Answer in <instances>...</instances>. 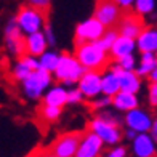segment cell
Returning <instances> with one entry per match:
<instances>
[{
	"instance_id": "5",
	"label": "cell",
	"mask_w": 157,
	"mask_h": 157,
	"mask_svg": "<svg viewBox=\"0 0 157 157\" xmlns=\"http://www.w3.org/2000/svg\"><path fill=\"white\" fill-rule=\"evenodd\" d=\"M106 27L101 21L96 19L95 16H91L90 19H85L83 23H78L75 27V34H74V45L78 47L87 42H96L104 35Z\"/></svg>"
},
{
	"instance_id": "34",
	"label": "cell",
	"mask_w": 157,
	"mask_h": 157,
	"mask_svg": "<svg viewBox=\"0 0 157 157\" xmlns=\"http://www.w3.org/2000/svg\"><path fill=\"white\" fill-rule=\"evenodd\" d=\"M147 78H149V83H157V67L147 75Z\"/></svg>"
},
{
	"instance_id": "21",
	"label": "cell",
	"mask_w": 157,
	"mask_h": 157,
	"mask_svg": "<svg viewBox=\"0 0 157 157\" xmlns=\"http://www.w3.org/2000/svg\"><path fill=\"white\" fill-rule=\"evenodd\" d=\"M122 90L120 88V77L116 72H111L108 75L103 77V93L108 95V96H114L116 93Z\"/></svg>"
},
{
	"instance_id": "26",
	"label": "cell",
	"mask_w": 157,
	"mask_h": 157,
	"mask_svg": "<svg viewBox=\"0 0 157 157\" xmlns=\"http://www.w3.org/2000/svg\"><path fill=\"white\" fill-rule=\"evenodd\" d=\"M155 0H136L135 2V11L140 13V15H149L154 10Z\"/></svg>"
},
{
	"instance_id": "10",
	"label": "cell",
	"mask_w": 157,
	"mask_h": 157,
	"mask_svg": "<svg viewBox=\"0 0 157 157\" xmlns=\"http://www.w3.org/2000/svg\"><path fill=\"white\" fill-rule=\"evenodd\" d=\"M50 78H52L50 77V71H45L42 67L37 69V71H34V72L24 80V90H26L27 96L39 98L40 93H42V90L50 83Z\"/></svg>"
},
{
	"instance_id": "8",
	"label": "cell",
	"mask_w": 157,
	"mask_h": 157,
	"mask_svg": "<svg viewBox=\"0 0 157 157\" xmlns=\"http://www.w3.org/2000/svg\"><path fill=\"white\" fill-rule=\"evenodd\" d=\"M87 128L91 130L93 133H96L98 136L104 143H108V144H116V143H119L120 138H122V132L119 130V125L108 122V120H104L103 117H96V119L91 120V122H88Z\"/></svg>"
},
{
	"instance_id": "20",
	"label": "cell",
	"mask_w": 157,
	"mask_h": 157,
	"mask_svg": "<svg viewBox=\"0 0 157 157\" xmlns=\"http://www.w3.org/2000/svg\"><path fill=\"white\" fill-rule=\"evenodd\" d=\"M61 108L63 106H52V104H45L42 103L37 108V119L44 124V128H47L48 124L55 122L61 114Z\"/></svg>"
},
{
	"instance_id": "1",
	"label": "cell",
	"mask_w": 157,
	"mask_h": 157,
	"mask_svg": "<svg viewBox=\"0 0 157 157\" xmlns=\"http://www.w3.org/2000/svg\"><path fill=\"white\" fill-rule=\"evenodd\" d=\"M74 55L82 63L85 71H95L99 74H103L109 67L111 61H114L111 56H108V52L98 42H87V44L75 47Z\"/></svg>"
},
{
	"instance_id": "18",
	"label": "cell",
	"mask_w": 157,
	"mask_h": 157,
	"mask_svg": "<svg viewBox=\"0 0 157 157\" xmlns=\"http://www.w3.org/2000/svg\"><path fill=\"white\" fill-rule=\"evenodd\" d=\"M47 35L39 32H34L27 35V53L31 56H42L45 55V48H47Z\"/></svg>"
},
{
	"instance_id": "17",
	"label": "cell",
	"mask_w": 157,
	"mask_h": 157,
	"mask_svg": "<svg viewBox=\"0 0 157 157\" xmlns=\"http://www.w3.org/2000/svg\"><path fill=\"white\" fill-rule=\"evenodd\" d=\"M136 47L141 53H154L157 52V29L146 27L136 39Z\"/></svg>"
},
{
	"instance_id": "35",
	"label": "cell",
	"mask_w": 157,
	"mask_h": 157,
	"mask_svg": "<svg viewBox=\"0 0 157 157\" xmlns=\"http://www.w3.org/2000/svg\"><path fill=\"white\" fill-rule=\"evenodd\" d=\"M151 133H152V138H154V141H157V120L154 122V125H152V128H151Z\"/></svg>"
},
{
	"instance_id": "22",
	"label": "cell",
	"mask_w": 157,
	"mask_h": 157,
	"mask_svg": "<svg viewBox=\"0 0 157 157\" xmlns=\"http://www.w3.org/2000/svg\"><path fill=\"white\" fill-rule=\"evenodd\" d=\"M67 93L64 88L61 87H56V88H52L47 93V96L44 98V103L45 104H52V106H63L67 103Z\"/></svg>"
},
{
	"instance_id": "13",
	"label": "cell",
	"mask_w": 157,
	"mask_h": 157,
	"mask_svg": "<svg viewBox=\"0 0 157 157\" xmlns=\"http://www.w3.org/2000/svg\"><path fill=\"white\" fill-rule=\"evenodd\" d=\"M112 72H116L120 77V88L124 91H130V93H136L140 90V74L133 72V71H125L120 64L111 67Z\"/></svg>"
},
{
	"instance_id": "19",
	"label": "cell",
	"mask_w": 157,
	"mask_h": 157,
	"mask_svg": "<svg viewBox=\"0 0 157 157\" xmlns=\"http://www.w3.org/2000/svg\"><path fill=\"white\" fill-rule=\"evenodd\" d=\"M112 104L116 106L117 109L128 112V111H132V109H136L138 99H136V96H135V93L120 90L119 93H116V95L112 96Z\"/></svg>"
},
{
	"instance_id": "23",
	"label": "cell",
	"mask_w": 157,
	"mask_h": 157,
	"mask_svg": "<svg viewBox=\"0 0 157 157\" xmlns=\"http://www.w3.org/2000/svg\"><path fill=\"white\" fill-rule=\"evenodd\" d=\"M155 67H157V55H154V53H143L141 64H140L136 72L140 75H146L147 77Z\"/></svg>"
},
{
	"instance_id": "27",
	"label": "cell",
	"mask_w": 157,
	"mask_h": 157,
	"mask_svg": "<svg viewBox=\"0 0 157 157\" xmlns=\"http://www.w3.org/2000/svg\"><path fill=\"white\" fill-rule=\"evenodd\" d=\"M50 2L52 0H27V3L34 8L40 10L44 15H48V10H50Z\"/></svg>"
},
{
	"instance_id": "31",
	"label": "cell",
	"mask_w": 157,
	"mask_h": 157,
	"mask_svg": "<svg viewBox=\"0 0 157 157\" xmlns=\"http://www.w3.org/2000/svg\"><path fill=\"white\" fill-rule=\"evenodd\" d=\"M149 103L152 108L157 106V83H149Z\"/></svg>"
},
{
	"instance_id": "25",
	"label": "cell",
	"mask_w": 157,
	"mask_h": 157,
	"mask_svg": "<svg viewBox=\"0 0 157 157\" xmlns=\"http://www.w3.org/2000/svg\"><path fill=\"white\" fill-rule=\"evenodd\" d=\"M58 61H59V56L56 53H45V55H42L40 67L52 72V71H55L56 66H58Z\"/></svg>"
},
{
	"instance_id": "14",
	"label": "cell",
	"mask_w": 157,
	"mask_h": 157,
	"mask_svg": "<svg viewBox=\"0 0 157 157\" xmlns=\"http://www.w3.org/2000/svg\"><path fill=\"white\" fill-rule=\"evenodd\" d=\"M125 124L132 128L135 132H140V133H144L147 130L152 128V124H151V119H149L147 114H144L140 109H132L127 112L125 116Z\"/></svg>"
},
{
	"instance_id": "11",
	"label": "cell",
	"mask_w": 157,
	"mask_h": 157,
	"mask_svg": "<svg viewBox=\"0 0 157 157\" xmlns=\"http://www.w3.org/2000/svg\"><path fill=\"white\" fill-rule=\"evenodd\" d=\"M103 143L104 141L96 133H93L87 128V133H85V136H83L74 157H98V154L101 152Z\"/></svg>"
},
{
	"instance_id": "28",
	"label": "cell",
	"mask_w": 157,
	"mask_h": 157,
	"mask_svg": "<svg viewBox=\"0 0 157 157\" xmlns=\"http://www.w3.org/2000/svg\"><path fill=\"white\" fill-rule=\"evenodd\" d=\"M112 103V96H108L106 95L104 98H101V99H96V101H90V103H87V106L90 109H99V108H103V106H108V104H111Z\"/></svg>"
},
{
	"instance_id": "7",
	"label": "cell",
	"mask_w": 157,
	"mask_h": 157,
	"mask_svg": "<svg viewBox=\"0 0 157 157\" xmlns=\"http://www.w3.org/2000/svg\"><path fill=\"white\" fill-rule=\"evenodd\" d=\"M116 29L119 31L120 35L138 39L140 34L146 29V24H144V19H143V15H140V13L133 11V10H125L124 16L120 18L119 24L116 26Z\"/></svg>"
},
{
	"instance_id": "4",
	"label": "cell",
	"mask_w": 157,
	"mask_h": 157,
	"mask_svg": "<svg viewBox=\"0 0 157 157\" xmlns=\"http://www.w3.org/2000/svg\"><path fill=\"white\" fill-rule=\"evenodd\" d=\"M15 19H16L18 26L23 29V32H27V34L39 32L42 24H48L47 23V15H44L40 10L34 8L31 5L19 6Z\"/></svg>"
},
{
	"instance_id": "32",
	"label": "cell",
	"mask_w": 157,
	"mask_h": 157,
	"mask_svg": "<svg viewBox=\"0 0 157 157\" xmlns=\"http://www.w3.org/2000/svg\"><path fill=\"white\" fill-rule=\"evenodd\" d=\"M127 154V149L124 146H120V147H116V149H112V151L106 155V157H125Z\"/></svg>"
},
{
	"instance_id": "33",
	"label": "cell",
	"mask_w": 157,
	"mask_h": 157,
	"mask_svg": "<svg viewBox=\"0 0 157 157\" xmlns=\"http://www.w3.org/2000/svg\"><path fill=\"white\" fill-rule=\"evenodd\" d=\"M116 2L122 6L124 10H132V6L135 5V2H136V0H116Z\"/></svg>"
},
{
	"instance_id": "37",
	"label": "cell",
	"mask_w": 157,
	"mask_h": 157,
	"mask_svg": "<svg viewBox=\"0 0 157 157\" xmlns=\"http://www.w3.org/2000/svg\"><path fill=\"white\" fill-rule=\"evenodd\" d=\"M155 55H157V53H155Z\"/></svg>"
},
{
	"instance_id": "6",
	"label": "cell",
	"mask_w": 157,
	"mask_h": 157,
	"mask_svg": "<svg viewBox=\"0 0 157 157\" xmlns=\"http://www.w3.org/2000/svg\"><path fill=\"white\" fill-rule=\"evenodd\" d=\"M124 8L116 0H96L93 16L99 19L106 27H116L124 16Z\"/></svg>"
},
{
	"instance_id": "30",
	"label": "cell",
	"mask_w": 157,
	"mask_h": 157,
	"mask_svg": "<svg viewBox=\"0 0 157 157\" xmlns=\"http://www.w3.org/2000/svg\"><path fill=\"white\" fill-rule=\"evenodd\" d=\"M82 96H83V93L80 91V88L78 90H71L69 93H67V103H80L82 101Z\"/></svg>"
},
{
	"instance_id": "9",
	"label": "cell",
	"mask_w": 157,
	"mask_h": 157,
	"mask_svg": "<svg viewBox=\"0 0 157 157\" xmlns=\"http://www.w3.org/2000/svg\"><path fill=\"white\" fill-rule=\"evenodd\" d=\"M5 40L6 45L16 56H24L27 53V37H23V29L18 26L16 19H11L5 29Z\"/></svg>"
},
{
	"instance_id": "15",
	"label": "cell",
	"mask_w": 157,
	"mask_h": 157,
	"mask_svg": "<svg viewBox=\"0 0 157 157\" xmlns=\"http://www.w3.org/2000/svg\"><path fill=\"white\" fill-rule=\"evenodd\" d=\"M135 47H136V39L127 37V35H119L116 39V42H114V45L109 50V56L114 61H119L124 56L132 55Z\"/></svg>"
},
{
	"instance_id": "24",
	"label": "cell",
	"mask_w": 157,
	"mask_h": 157,
	"mask_svg": "<svg viewBox=\"0 0 157 157\" xmlns=\"http://www.w3.org/2000/svg\"><path fill=\"white\" fill-rule=\"evenodd\" d=\"M119 31L116 29V27H108V29H106V32H104V35L99 40H96L99 45H101L106 52H109L111 50V47L114 45V42H116V39L119 37Z\"/></svg>"
},
{
	"instance_id": "16",
	"label": "cell",
	"mask_w": 157,
	"mask_h": 157,
	"mask_svg": "<svg viewBox=\"0 0 157 157\" xmlns=\"http://www.w3.org/2000/svg\"><path fill=\"white\" fill-rule=\"evenodd\" d=\"M133 151L136 157H157V151L152 144V138L146 133H140L135 138Z\"/></svg>"
},
{
	"instance_id": "36",
	"label": "cell",
	"mask_w": 157,
	"mask_h": 157,
	"mask_svg": "<svg viewBox=\"0 0 157 157\" xmlns=\"http://www.w3.org/2000/svg\"><path fill=\"white\" fill-rule=\"evenodd\" d=\"M26 157H34V154H32V152H29V154H27Z\"/></svg>"
},
{
	"instance_id": "12",
	"label": "cell",
	"mask_w": 157,
	"mask_h": 157,
	"mask_svg": "<svg viewBox=\"0 0 157 157\" xmlns=\"http://www.w3.org/2000/svg\"><path fill=\"white\" fill-rule=\"evenodd\" d=\"M78 88L80 91L88 96V98H93L96 95H99L103 91V77L99 72H95V71H87L82 78L78 80Z\"/></svg>"
},
{
	"instance_id": "3",
	"label": "cell",
	"mask_w": 157,
	"mask_h": 157,
	"mask_svg": "<svg viewBox=\"0 0 157 157\" xmlns=\"http://www.w3.org/2000/svg\"><path fill=\"white\" fill-rule=\"evenodd\" d=\"M85 72L87 71L82 66V63L75 58V55L72 56L69 53H63L59 56L58 66L55 69L56 78L59 82H64V83H74L77 80H80Z\"/></svg>"
},
{
	"instance_id": "2",
	"label": "cell",
	"mask_w": 157,
	"mask_h": 157,
	"mask_svg": "<svg viewBox=\"0 0 157 157\" xmlns=\"http://www.w3.org/2000/svg\"><path fill=\"white\" fill-rule=\"evenodd\" d=\"M85 133H87V130H74L61 133L52 141V144H48V149L56 157H74Z\"/></svg>"
},
{
	"instance_id": "29",
	"label": "cell",
	"mask_w": 157,
	"mask_h": 157,
	"mask_svg": "<svg viewBox=\"0 0 157 157\" xmlns=\"http://www.w3.org/2000/svg\"><path fill=\"white\" fill-rule=\"evenodd\" d=\"M117 64H120L125 71H133V66H135V58H133V55H127L124 56V58H120L117 61Z\"/></svg>"
}]
</instances>
